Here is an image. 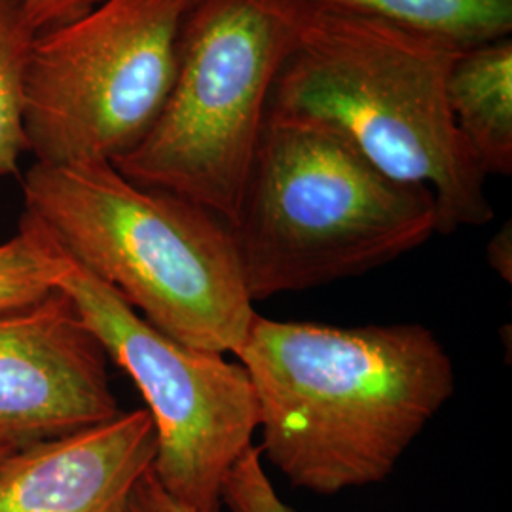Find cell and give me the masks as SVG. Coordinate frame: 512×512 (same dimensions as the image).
Listing matches in <instances>:
<instances>
[{"mask_svg": "<svg viewBox=\"0 0 512 512\" xmlns=\"http://www.w3.org/2000/svg\"><path fill=\"white\" fill-rule=\"evenodd\" d=\"M315 12L376 19L469 50L511 37L512 0H300Z\"/></svg>", "mask_w": 512, "mask_h": 512, "instance_id": "8fae6325", "label": "cell"}, {"mask_svg": "<svg viewBox=\"0 0 512 512\" xmlns=\"http://www.w3.org/2000/svg\"><path fill=\"white\" fill-rule=\"evenodd\" d=\"M12 452H14V448H12V446H8L6 442H2V440H0V461H2L4 458H8Z\"/></svg>", "mask_w": 512, "mask_h": 512, "instance_id": "ac0fdd59", "label": "cell"}, {"mask_svg": "<svg viewBox=\"0 0 512 512\" xmlns=\"http://www.w3.org/2000/svg\"><path fill=\"white\" fill-rule=\"evenodd\" d=\"M222 507L228 512H294L275 492L262 467L258 444L236 461L222 486Z\"/></svg>", "mask_w": 512, "mask_h": 512, "instance_id": "5bb4252c", "label": "cell"}, {"mask_svg": "<svg viewBox=\"0 0 512 512\" xmlns=\"http://www.w3.org/2000/svg\"><path fill=\"white\" fill-rule=\"evenodd\" d=\"M38 31L21 0H0V177L27 152L25 84Z\"/></svg>", "mask_w": 512, "mask_h": 512, "instance_id": "7c38bea8", "label": "cell"}, {"mask_svg": "<svg viewBox=\"0 0 512 512\" xmlns=\"http://www.w3.org/2000/svg\"><path fill=\"white\" fill-rule=\"evenodd\" d=\"M461 52L376 19L308 8L270 110L327 124L391 179L427 186L437 234L484 226L494 219L488 177L448 103Z\"/></svg>", "mask_w": 512, "mask_h": 512, "instance_id": "3957f363", "label": "cell"}, {"mask_svg": "<svg viewBox=\"0 0 512 512\" xmlns=\"http://www.w3.org/2000/svg\"><path fill=\"white\" fill-rule=\"evenodd\" d=\"M126 512H198L177 501L167 494L164 486L152 473V469L143 476L129 495Z\"/></svg>", "mask_w": 512, "mask_h": 512, "instance_id": "2e32d148", "label": "cell"}, {"mask_svg": "<svg viewBox=\"0 0 512 512\" xmlns=\"http://www.w3.org/2000/svg\"><path fill=\"white\" fill-rule=\"evenodd\" d=\"M236 357L255 389L260 454L319 495L385 480L456 389L450 355L414 323L344 329L256 313Z\"/></svg>", "mask_w": 512, "mask_h": 512, "instance_id": "6da1fadb", "label": "cell"}, {"mask_svg": "<svg viewBox=\"0 0 512 512\" xmlns=\"http://www.w3.org/2000/svg\"><path fill=\"white\" fill-rule=\"evenodd\" d=\"M38 33L80 18L101 0H21Z\"/></svg>", "mask_w": 512, "mask_h": 512, "instance_id": "9a60e30c", "label": "cell"}, {"mask_svg": "<svg viewBox=\"0 0 512 512\" xmlns=\"http://www.w3.org/2000/svg\"><path fill=\"white\" fill-rule=\"evenodd\" d=\"M57 289L73 298L86 325L147 403L156 429L152 473L186 507L222 512V486L253 446L258 404L241 363L190 348L154 329L118 294L69 264Z\"/></svg>", "mask_w": 512, "mask_h": 512, "instance_id": "52a82bcc", "label": "cell"}, {"mask_svg": "<svg viewBox=\"0 0 512 512\" xmlns=\"http://www.w3.org/2000/svg\"><path fill=\"white\" fill-rule=\"evenodd\" d=\"M251 300L365 274L437 234L423 184L382 173L336 129L268 112L232 224Z\"/></svg>", "mask_w": 512, "mask_h": 512, "instance_id": "277c9868", "label": "cell"}, {"mask_svg": "<svg viewBox=\"0 0 512 512\" xmlns=\"http://www.w3.org/2000/svg\"><path fill=\"white\" fill-rule=\"evenodd\" d=\"M69 264L46 228L23 213L18 234L0 243V313L35 306L57 291Z\"/></svg>", "mask_w": 512, "mask_h": 512, "instance_id": "4fadbf2b", "label": "cell"}, {"mask_svg": "<svg viewBox=\"0 0 512 512\" xmlns=\"http://www.w3.org/2000/svg\"><path fill=\"white\" fill-rule=\"evenodd\" d=\"M154 458L147 408L40 440L0 461V512H126Z\"/></svg>", "mask_w": 512, "mask_h": 512, "instance_id": "9c48e42d", "label": "cell"}, {"mask_svg": "<svg viewBox=\"0 0 512 512\" xmlns=\"http://www.w3.org/2000/svg\"><path fill=\"white\" fill-rule=\"evenodd\" d=\"M308 6L300 0H196L164 109L112 165L131 183L238 219L277 76Z\"/></svg>", "mask_w": 512, "mask_h": 512, "instance_id": "5b68a950", "label": "cell"}, {"mask_svg": "<svg viewBox=\"0 0 512 512\" xmlns=\"http://www.w3.org/2000/svg\"><path fill=\"white\" fill-rule=\"evenodd\" d=\"M448 103L459 133L486 177L512 173V40L463 50L448 76Z\"/></svg>", "mask_w": 512, "mask_h": 512, "instance_id": "30bf717a", "label": "cell"}, {"mask_svg": "<svg viewBox=\"0 0 512 512\" xmlns=\"http://www.w3.org/2000/svg\"><path fill=\"white\" fill-rule=\"evenodd\" d=\"M511 258H512V238L511 224L507 228H501L499 234H495L494 239L488 245V262L507 281H511Z\"/></svg>", "mask_w": 512, "mask_h": 512, "instance_id": "e0dca14e", "label": "cell"}, {"mask_svg": "<svg viewBox=\"0 0 512 512\" xmlns=\"http://www.w3.org/2000/svg\"><path fill=\"white\" fill-rule=\"evenodd\" d=\"M109 355L57 289L0 313V440L14 450L118 416Z\"/></svg>", "mask_w": 512, "mask_h": 512, "instance_id": "ba28073f", "label": "cell"}, {"mask_svg": "<svg viewBox=\"0 0 512 512\" xmlns=\"http://www.w3.org/2000/svg\"><path fill=\"white\" fill-rule=\"evenodd\" d=\"M25 213L154 329L234 353L256 315L232 226L198 203L131 183L110 162L40 164Z\"/></svg>", "mask_w": 512, "mask_h": 512, "instance_id": "7a4b0ae2", "label": "cell"}, {"mask_svg": "<svg viewBox=\"0 0 512 512\" xmlns=\"http://www.w3.org/2000/svg\"><path fill=\"white\" fill-rule=\"evenodd\" d=\"M196 0H101L38 33L25 84L27 152L40 164L114 162L171 92Z\"/></svg>", "mask_w": 512, "mask_h": 512, "instance_id": "8992f818", "label": "cell"}]
</instances>
